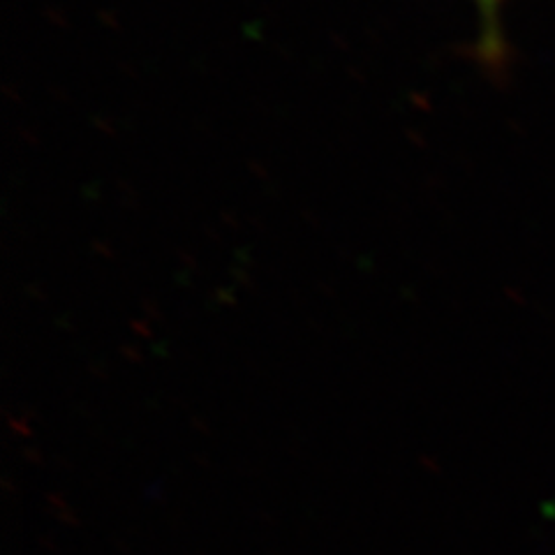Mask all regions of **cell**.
I'll return each mask as SVG.
<instances>
[{
  "label": "cell",
  "instance_id": "6da1fadb",
  "mask_svg": "<svg viewBox=\"0 0 555 555\" xmlns=\"http://www.w3.org/2000/svg\"><path fill=\"white\" fill-rule=\"evenodd\" d=\"M505 0H475L479 22H481V56L500 59L502 56V30H500V10Z\"/></svg>",
  "mask_w": 555,
  "mask_h": 555
}]
</instances>
